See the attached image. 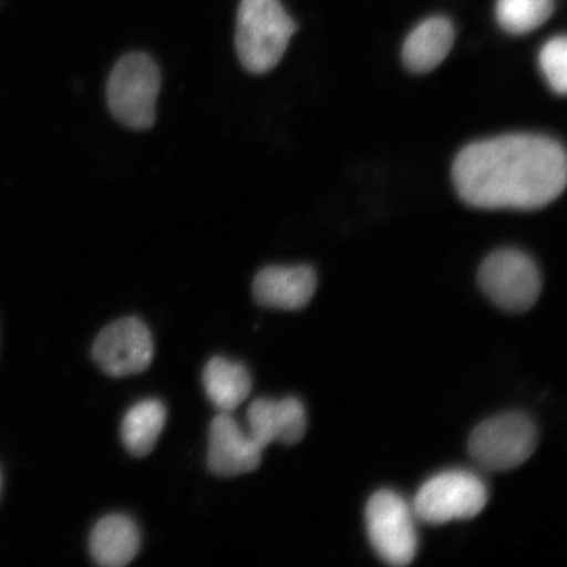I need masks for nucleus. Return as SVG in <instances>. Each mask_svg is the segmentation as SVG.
<instances>
[{"mask_svg": "<svg viewBox=\"0 0 567 567\" xmlns=\"http://www.w3.org/2000/svg\"><path fill=\"white\" fill-rule=\"evenodd\" d=\"M252 290L261 307L300 310L313 299L317 275L309 266L267 267L255 278Z\"/></svg>", "mask_w": 567, "mask_h": 567, "instance_id": "nucleus-11", "label": "nucleus"}, {"mask_svg": "<svg viewBox=\"0 0 567 567\" xmlns=\"http://www.w3.org/2000/svg\"><path fill=\"white\" fill-rule=\"evenodd\" d=\"M555 0H496L495 18L503 31L526 34L547 23Z\"/></svg>", "mask_w": 567, "mask_h": 567, "instance_id": "nucleus-16", "label": "nucleus"}, {"mask_svg": "<svg viewBox=\"0 0 567 567\" xmlns=\"http://www.w3.org/2000/svg\"><path fill=\"white\" fill-rule=\"evenodd\" d=\"M140 532L130 517L110 515L103 517L91 532L90 551L97 565L122 567L137 556Z\"/></svg>", "mask_w": 567, "mask_h": 567, "instance_id": "nucleus-13", "label": "nucleus"}, {"mask_svg": "<svg viewBox=\"0 0 567 567\" xmlns=\"http://www.w3.org/2000/svg\"><path fill=\"white\" fill-rule=\"evenodd\" d=\"M455 35V27L450 19L434 17L422 21L403 44L405 66L417 74L436 69L451 52Z\"/></svg>", "mask_w": 567, "mask_h": 567, "instance_id": "nucleus-12", "label": "nucleus"}, {"mask_svg": "<svg viewBox=\"0 0 567 567\" xmlns=\"http://www.w3.org/2000/svg\"><path fill=\"white\" fill-rule=\"evenodd\" d=\"M536 425L522 413H508L481 423L470 437L471 456L487 471L506 472L534 455Z\"/></svg>", "mask_w": 567, "mask_h": 567, "instance_id": "nucleus-4", "label": "nucleus"}, {"mask_svg": "<svg viewBox=\"0 0 567 567\" xmlns=\"http://www.w3.org/2000/svg\"><path fill=\"white\" fill-rule=\"evenodd\" d=\"M414 516L413 508L394 492L381 491L368 502V537L382 561L392 566H406L414 561L417 551Z\"/></svg>", "mask_w": 567, "mask_h": 567, "instance_id": "nucleus-6", "label": "nucleus"}, {"mask_svg": "<svg viewBox=\"0 0 567 567\" xmlns=\"http://www.w3.org/2000/svg\"><path fill=\"white\" fill-rule=\"evenodd\" d=\"M296 30L280 0H240L236 32L240 63L252 74L268 73L282 59Z\"/></svg>", "mask_w": 567, "mask_h": 567, "instance_id": "nucleus-2", "label": "nucleus"}, {"mask_svg": "<svg viewBox=\"0 0 567 567\" xmlns=\"http://www.w3.org/2000/svg\"><path fill=\"white\" fill-rule=\"evenodd\" d=\"M159 89V69L152 56L145 53L123 56L113 68L106 89L112 115L132 130H148L157 117Z\"/></svg>", "mask_w": 567, "mask_h": 567, "instance_id": "nucleus-3", "label": "nucleus"}, {"mask_svg": "<svg viewBox=\"0 0 567 567\" xmlns=\"http://www.w3.org/2000/svg\"><path fill=\"white\" fill-rule=\"evenodd\" d=\"M452 176L471 207L538 209L564 193L566 154L555 140L508 134L467 145L453 163Z\"/></svg>", "mask_w": 567, "mask_h": 567, "instance_id": "nucleus-1", "label": "nucleus"}, {"mask_svg": "<svg viewBox=\"0 0 567 567\" xmlns=\"http://www.w3.org/2000/svg\"><path fill=\"white\" fill-rule=\"evenodd\" d=\"M488 499L487 487L476 474L450 471L430 478L415 495L413 512L429 524L476 517Z\"/></svg>", "mask_w": 567, "mask_h": 567, "instance_id": "nucleus-5", "label": "nucleus"}, {"mask_svg": "<svg viewBox=\"0 0 567 567\" xmlns=\"http://www.w3.org/2000/svg\"><path fill=\"white\" fill-rule=\"evenodd\" d=\"M545 78L553 91L565 95L567 91V41L565 35L551 39L538 55Z\"/></svg>", "mask_w": 567, "mask_h": 567, "instance_id": "nucleus-17", "label": "nucleus"}, {"mask_svg": "<svg viewBox=\"0 0 567 567\" xmlns=\"http://www.w3.org/2000/svg\"><path fill=\"white\" fill-rule=\"evenodd\" d=\"M482 290L499 308L522 313L542 293L540 272L528 255L516 250L495 251L478 271Z\"/></svg>", "mask_w": 567, "mask_h": 567, "instance_id": "nucleus-7", "label": "nucleus"}, {"mask_svg": "<svg viewBox=\"0 0 567 567\" xmlns=\"http://www.w3.org/2000/svg\"><path fill=\"white\" fill-rule=\"evenodd\" d=\"M264 449L239 427L231 414L219 413L209 430L208 466L219 477H238L257 471Z\"/></svg>", "mask_w": 567, "mask_h": 567, "instance_id": "nucleus-9", "label": "nucleus"}, {"mask_svg": "<svg viewBox=\"0 0 567 567\" xmlns=\"http://www.w3.org/2000/svg\"><path fill=\"white\" fill-rule=\"evenodd\" d=\"M2 488H3V474H2V471H0V495H2Z\"/></svg>", "mask_w": 567, "mask_h": 567, "instance_id": "nucleus-18", "label": "nucleus"}, {"mask_svg": "<svg viewBox=\"0 0 567 567\" xmlns=\"http://www.w3.org/2000/svg\"><path fill=\"white\" fill-rule=\"evenodd\" d=\"M247 422L248 434L264 450L272 443L297 444L307 434V411L293 396L254 401L247 411Z\"/></svg>", "mask_w": 567, "mask_h": 567, "instance_id": "nucleus-10", "label": "nucleus"}, {"mask_svg": "<svg viewBox=\"0 0 567 567\" xmlns=\"http://www.w3.org/2000/svg\"><path fill=\"white\" fill-rule=\"evenodd\" d=\"M203 385L213 406L231 414L250 395L252 380L244 364L217 357L205 365Z\"/></svg>", "mask_w": 567, "mask_h": 567, "instance_id": "nucleus-14", "label": "nucleus"}, {"mask_svg": "<svg viewBox=\"0 0 567 567\" xmlns=\"http://www.w3.org/2000/svg\"><path fill=\"white\" fill-rule=\"evenodd\" d=\"M154 342L151 331L138 318H123L99 334L92 358L112 378L140 374L151 367Z\"/></svg>", "mask_w": 567, "mask_h": 567, "instance_id": "nucleus-8", "label": "nucleus"}, {"mask_svg": "<svg viewBox=\"0 0 567 567\" xmlns=\"http://www.w3.org/2000/svg\"><path fill=\"white\" fill-rule=\"evenodd\" d=\"M167 417L166 408L158 400H144L124 416L122 439L133 456L144 457L154 450Z\"/></svg>", "mask_w": 567, "mask_h": 567, "instance_id": "nucleus-15", "label": "nucleus"}]
</instances>
